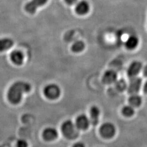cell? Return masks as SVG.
Here are the masks:
<instances>
[{
	"label": "cell",
	"mask_w": 147,
	"mask_h": 147,
	"mask_svg": "<svg viewBox=\"0 0 147 147\" xmlns=\"http://www.w3.org/2000/svg\"><path fill=\"white\" fill-rule=\"evenodd\" d=\"M31 89V86L28 82L18 81L11 84L8 89L7 97L9 101L13 104H18L21 101L23 95L28 93Z\"/></svg>",
	"instance_id": "obj_1"
},
{
	"label": "cell",
	"mask_w": 147,
	"mask_h": 147,
	"mask_svg": "<svg viewBox=\"0 0 147 147\" xmlns=\"http://www.w3.org/2000/svg\"><path fill=\"white\" fill-rule=\"evenodd\" d=\"M78 130L75 124L70 120L64 121L61 126V130L63 135L68 139H74L78 136Z\"/></svg>",
	"instance_id": "obj_2"
},
{
	"label": "cell",
	"mask_w": 147,
	"mask_h": 147,
	"mask_svg": "<svg viewBox=\"0 0 147 147\" xmlns=\"http://www.w3.org/2000/svg\"><path fill=\"white\" fill-rule=\"evenodd\" d=\"M44 94L47 99L55 100L61 95V89L58 85L51 84L47 85L44 89Z\"/></svg>",
	"instance_id": "obj_3"
},
{
	"label": "cell",
	"mask_w": 147,
	"mask_h": 147,
	"mask_svg": "<svg viewBox=\"0 0 147 147\" xmlns=\"http://www.w3.org/2000/svg\"><path fill=\"white\" fill-rule=\"evenodd\" d=\"M99 132L102 137L105 138H111L114 136L116 134V127L112 123L106 122L100 126Z\"/></svg>",
	"instance_id": "obj_4"
},
{
	"label": "cell",
	"mask_w": 147,
	"mask_h": 147,
	"mask_svg": "<svg viewBox=\"0 0 147 147\" xmlns=\"http://www.w3.org/2000/svg\"><path fill=\"white\" fill-rule=\"evenodd\" d=\"M142 79L138 77L130 79V82L127 86L128 93L130 94H136L138 93L142 86Z\"/></svg>",
	"instance_id": "obj_5"
},
{
	"label": "cell",
	"mask_w": 147,
	"mask_h": 147,
	"mask_svg": "<svg viewBox=\"0 0 147 147\" xmlns=\"http://www.w3.org/2000/svg\"><path fill=\"white\" fill-rule=\"evenodd\" d=\"M47 1V0H31L26 4L25 10L28 13L34 14L39 7L44 5Z\"/></svg>",
	"instance_id": "obj_6"
},
{
	"label": "cell",
	"mask_w": 147,
	"mask_h": 147,
	"mask_svg": "<svg viewBox=\"0 0 147 147\" xmlns=\"http://www.w3.org/2000/svg\"><path fill=\"white\" fill-rule=\"evenodd\" d=\"M142 68V63L139 61H134L129 65L127 70V76L130 79L137 77Z\"/></svg>",
	"instance_id": "obj_7"
},
{
	"label": "cell",
	"mask_w": 147,
	"mask_h": 147,
	"mask_svg": "<svg viewBox=\"0 0 147 147\" xmlns=\"http://www.w3.org/2000/svg\"><path fill=\"white\" fill-rule=\"evenodd\" d=\"M90 123L89 118L85 115L82 114L79 115L75 121V125L79 130H84L88 129Z\"/></svg>",
	"instance_id": "obj_8"
},
{
	"label": "cell",
	"mask_w": 147,
	"mask_h": 147,
	"mask_svg": "<svg viewBox=\"0 0 147 147\" xmlns=\"http://www.w3.org/2000/svg\"><path fill=\"white\" fill-rule=\"evenodd\" d=\"M117 80V74L113 70H107L103 74L102 81L104 84H110L115 83Z\"/></svg>",
	"instance_id": "obj_9"
},
{
	"label": "cell",
	"mask_w": 147,
	"mask_h": 147,
	"mask_svg": "<svg viewBox=\"0 0 147 147\" xmlns=\"http://www.w3.org/2000/svg\"><path fill=\"white\" fill-rule=\"evenodd\" d=\"M44 139L47 141H51L55 140L58 137L57 130L53 127H48L42 132Z\"/></svg>",
	"instance_id": "obj_10"
},
{
	"label": "cell",
	"mask_w": 147,
	"mask_h": 147,
	"mask_svg": "<svg viewBox=\"0 0 147 147\" xmlns=\"http://www.w3.org/2000/svg\"><path fill=\"white\" fill-rule=\"evenodd\" d=\"M100 109L96 106H92L89 111V115H90V123L93 125H96L98 124L99 117H100Z\"/></svg>",
	"instance_id": "obj_11"
},
{
	"label": "cell",
	"mask_w": 147,
	"mask_h": 147,
	"mask_svg": "<svg viewBox=\"0 0 147 147\" xmlns=\"http://www.w3.org/2000/svg\"><path fill=\"white\" fill-rule=\"evenodd\" d=\"M89 10V3L84 0L78 2L75 6V11L79 15H84Z\"/></svg>",
	"instance_id": "obj_12"
},
{
	"label": "cell",
	"mask_w": 147,
	"mask_h": 147,
	"mask_svg": "<svg viewBox=\"0 0 147 147\" xmlns=\"http://www.w3.org/2000/svg\"><path fill=\"white\" fill-rule=\"evenodd\" d=\"M10 57L11 62L18 65H21L24 62V55L19 50H14L12 51L11 53Z\"/></svg>",
	"instance_id": "obj_13"
},
{
	"label": "cell",
	"mask_w": 147,
	"mask_h": 147,
	"mask_svg": "<svg viewBox=\"0 0 147 147\" xmlns=\"http://www.w3.org/2000/svg\"><path fill=\"white\" fill-rule=\"evenodd\" d=\"M139 42L138 38L135 36H131L127 38L125 42L126 49L129 50H134L138 46Z\"/></svg>",
	"instance_id": "obj_14"
},
{
	"label": "cell",
	"mask_w": 147,
	"mask_h": 147,
	"mask_svg": "<svg viewBox=\"0 0 147 147\" xmlns=\"http://www.w3.org/2000/svg\"><path fill=\"white\" fill-rule=\"evenodd\" d=\"M14 42L10 38H4L0 39V51H4L9 49L13 45Z\"/></svg>",
	"instance_id": "obj_15"
},
{
	"label": "cell",
	"mask_w": 147,
	"mask_h": 147,
	"mask_svg": "<svg viewBox=\"0 0 147 147\" xmlns=\"http://www.w3.org/2000/svg\"><path fill=\"white\" fill-rule=\"evenodd\" d=\"M128 101L129 105H131L134 107H137L141 105L142 100L141 97L140 95L136 94L131 95L128 99Z\"/></svg>",
	"instance_id": "obj_16"
},
{
	"label": "cell",
	"mask_w": 147,
	"mask_h": 147,
	"mask_svg": "<svg viewBox=\"0 0 147 147\" xmlns=\"http://www.w3.org/2000/svg\"><path fill=\"white\" fill-rule=\"evenodd\" d=\"M85 45L84 42L81 40L76 41L74 43L71 47V50L74 53H79L84 50Z\"/></svg>",
	"instance_id": "obj_17"
},
{
	"label": "cell",
	"mask_w": 147,
	"mask_h": 147,
	"mask_svg": "<svg viewBox=\"0 0 147 147\" xmlns=\"http://www.w3.org/2000/svg\"><path fill=\"white\" fill-rule=\"evenodd\" d=\"M121 112L124 116L126 117H130L134 115L135 110L134 109V107L131 105H126L122 108Z\"/></svg>",
	"instance_id": "obj_18"
},
{
	"label": "cell",
	"mask_w": 147,
	"mask_h": 147,
	"mask_svg": "<svg viewBox=\"0 0 147 147\" xmlns=\"http://www.w3.org/2000/svg\"><path fill=\"white\" fill-rule=\"evenodd\" d=\"M115 83H116V88L120 92L126 89V87H127L126 81L123 79L117 80Z\"/></svg>",
	"instance_id": "obj_19"
},
{
	"label": "cell",
	"mask_w": 147,
	"mask_h": 147,
	"mask_svg": "<svg viewBox=\"0 0 147 147\" xmlns=\"http://www.w3.org/2000/svg\"><path fill=\"white\" fill-rule=\"evenodd\" d=\"M16 147H28V143L26 141L23 139L19 140L16 144Z\"/></svg>",
	"instance_id": "obj_20"
},
{
	"label": "cell",
	"mask_w": 147,
	"mask_h": 147,
	"mask_svg": "<svg viewBox=\"0 0 147 147\" xmlns=\"http://www.w3.org/2000/svg\"><path fill=\"white\" fill-rule=\"evenodd\" d=\"M72 147H85L84 144L82 142H78L74 144Z\"/></svg>",
	"instance_id": "obj_21"
},
{
	"label": "cell",
	"mask_w": 147,
	"mask_h": 147,
	"mask_svg": "<svg viewBox=\"0 0 147 147\" xmlns=\"http://www.w3.org/2000/svg\"><path fill=\"white\" fill-rule=\"evenodd\" d=\"M78 0H65V1L69 5H73L77 2Z\"/></svg>",
	"instance_id": "obj_22"
},
{
	"label": "cell",
	"mask_w": 147,
	"mask_h": 147,
	"mask_svg": "<svg viewBox=\"0 0 147 147\" xmlns=\"http://www.w3.org/2000/svg\"><path fill=\"white\" fill-rule=\"evenodd\" d=\"M143 71V74H144V75L146 77H147V65H146L144 67Z\"/></svg>",
	"instance_id": "obj_23"
},
{
	"label": "cell",
	"mask_w": 147,
	"mask_h": 147,
	"mask_svg": "<svg viewBox=\"0 0 147 147\" xmlns=\"http://www.w3.org/2000/svg\"><path fill=\"white\" fill-rule=\"evenodd\" d=\"M143 90L146 93H147V81L146 82V83L143 86Z\"/></svg>",
	"instance_id": "obj_24"
},
{
	"label": "cell",
	"mask_w": 147,
	"mask_h": 147,
	"mask_svg": "<svg viewBox=\"0 0 147 147\" xmlns=\"http://www.w3.org/2000/svg\"><path fill=\"white\" fill-rule=\"evenodd\" d=\"M0 147H1V146H0Z\"/></svg>",
	"instance_id": "obj_25"
}]
</instances>
